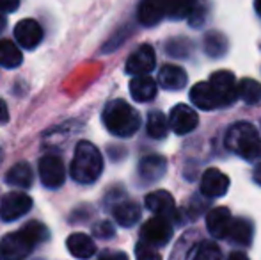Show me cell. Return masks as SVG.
<instances>
[{"label": "cell", "mask_w": 261, "mask_h": 260, "mask_svg": "<svg viewBox=\"0 0 261 260\" xmlns=\"http://www.w3.org/2000/svg\"><path fill=\"white\" fill-rule=\"evenodd\" d=\"M48 239V228L39 221H29L18 232L7 233L0 241V257L4 260H25L39 243Z\"/></svg>", "instance_id": "obj_1"}, {"label": "cell", "mask_w": 261, "mask_h": 260, "mask_svg": "<svg viewBox=\"0 0 261 260\" xmlns=\"http://www.w3.org/2000/svg\"><path fill=\"white\" fill-rule=\"evenodd\" d=\"M103 171V157L101 152L89 141H80L75 148L69 175L79 184H94Z\"/></svg>", "instance_id": "obj_2"}, {"label": "cell", "mask_w": 261, "mask_h": 260, "mask_svg": "<svg viewBox=\"0 0 261 260\" xmlns=\"http://www.w3.org/2000/svg\"><path fill=\"white\" fill-rule=\"evenodd\" d=\"M105 129L116 137H132L141 129V114L124 100H112L103 109Z\"/></svg>", "instance_id": "obj_3"}, {"label": "cell", "mask_w": 261, "mask_h": 260, "mask_svg": "<svg viewBox=\"0 0 261 260\" xmlns=\"http://www.w3.org/2000/svg\"><path fill=\"white\" fill-rule=\"evenodd\" d=\"M226 148L244 160L252 162L261 159V135L251 123H234L226 134Z\"/></svg>", "instance_id": "obj_4"}, {"label": "cell", "mask_w": 261, "mask_h": 260, "mask_svg": "<svg viewBox=\"0 0 261 260\" xmlns=\"http://www.w3.org/2000/svg\"><path fill=\"white\" fill-rule=\"evenodd\" d=\"M141 239L144 244L151 248H162L165 244H169V241L172 239V225L169 219L155 216V218L148 219L142 225L141 230Z\"/></svg>", "instance_id": "obj_5"}, {"label": "cell", "mask_w": 261, "mask_h": 260, "mask_svg": "<svg viewBox=\"0 0 261 260\" xmlns=\"http://www.w3.org/2000/svg\"><path fill=\"white\" fill-rule=\"evenodd\" d=\"M32 208V198L25 193H7L0 201V218L6 223H13L25 216Z\"/></svg>", "instance_id": "obj_6"}, {"label": "cell", "mask_w": 261, "mask_h": 260, "mask_svg": "<svg viewBox=\"0 0 261 260\" xmlns=\"http://www.w3.org/2000/svg\"><path fill=\"white\" fill-rule=\"evenodd\" d=\"M208 84L215 93V97L219 98L222 107H227L237 100V80L231 72H227V69L215 72L210 77Z\"/></svg>", "instance_id": "obj_7"}, {"label": "cell", "mask_w": 261, "mask_h": 260, "mask_svg": "<svg viewBox=\"0 0 261 260\" xmlns=\"http://www.w3.org/2000/svg\"><path fill=\"white\" fill-rule=\"evenodd\" d=\"M39 178H41L45 187H61L66 180V171L62 160L55 155H45L43 159H39Z\"/></svg>", "instance_id": "obj_8"}, {"label": "cell", "mask_w": 261, "mask_h": 260, "mask_svg": "<svg viewBox=\"0 0 261 260\" xmlns=\"http://www.w3.org/2000/svg\"><path fill=\"white\" fill-rule=\"evenodd\" d=\"M197 123H199V118L190 105L178 104L169 112V127L178 135H185L192 132L197 127Z\"/></svg>", "instance_id": "obj_9"}, {"label": "cell", "mask_w": 261, "mask_h": 260, "mask_svg": "<svg viewBox=\"0 0 261 260\" xmlns=\"http://www.w3.org/2000/svg\"><path fill=\"white\" fill-rule=\"evenodd\" d=\"M156 64V56L151 45H141L126 61V73L130 75H148Z\"/></svg>", "instance_id": "obj_10"}, {"label": "cell", "mask_w": 261, "mask_h": 260, "mask_svg": "<svg viewBox=\"0 0 261 260\" xmlns=\"http://www.w3.org/2000/svg\"><path fill=\"white\" fill-rule=\"evenodd\" d=\"M13 32H14V39H16L18 45L27 50H34L43 39L41 25L36 20H31V18H25V20L18 21Z\"/></svg>", "instance_id": "obj_11"}, {"label": "cell", "mask_w": 261, "mask_h": 260, "mask_svg": "<svg viewBox=\"0 0 261 260\" xmlns=\"http://www.w3.org/2000/svg\"><path fill=\"white\" fill-rule=\"evenodd\" d=\"M229 189V177L217 168H210L201 178V193L208 198H220Z\"/></svg>", "instance_id": "obj_12"}, {"label": "cell", "mask_w": 261, "mask_h": 260, "mask_svg": "<svg viewBox=\"0 0 261 260\" xmlns=\"http://www.w3.org/2000/svg\"><path fill=\"white\" fill-rule=\"evenodd\" d=\"M146 208L151 210L155 216L165 219H174L176 218V205H174V198L171 193L167 191H153L146 196Z\"/></svg>", "instance_id": "obj_13"}, {"label": "cell", "mask_w": 261, "mask_h": 260, "mask_svg": "<svg viewBox=\"0 0 261 260\" xmlns=\"http://www.w3.org/2000/svg\"><path fill=\"white\" fill-rule=\"evenodd\" d=\"M231 223H233V218H231L229 208L226 207H215L206 216V228L215 239H226Z\"/></svg>", "instance_id": "obj_14"}, {"label": "cell", "mask_w": 261, "mask_h": 260, "mask_svg": "<svg viewBox=\"0 0 261 260\" xmlns=\"http://www.w3.org/2000/svg\"><path fill=\"white\" fill-rule=\"evenodd\" d=\"M167 162L162 155H148L139 162V177L146 184H155L165 175Z\"/></svg>", "instance_id": "obj_15"}, {"label": "cell", "mask_w": 261, "mask_h": 260, "mask_svg": "<svg viewBox=\"0 0 261 260\" xmlns=\"http://www.w3.org/2000/svg\"><path fill=\"white\" fill-rule=\"evenodd\" d=\"M187 82H189V77H187L185 69L176 64L162 66L160 73H158V84L167 91L183 89L187 86Z\"/></svg>", "instance_id": "obj_16"}, {"label": "cell", "mask_w": 261, "mask_h": 260, "mask_svg": "<svg viewBox=\"0 0 261 260\" xmlns=\"http://www.w3.org/2000/svg\"><path fill=\"white\" fill-rule=\"evenodd\" d=\"M190 100L197 109H203V111H215V109L222 107L208 82H197L190 89Z\"/></svg>", "instance_id": "obj_17"}, {"label": "cell", "mask_w": 261, "mask_h": 260, "mask_svg": "<svg viewBox=\"0 0 261 260\" xmlns=\"http://www.w3.org/2000/svg\"><path fill=\"white\" fill-rule=\"evenodd\" d=\"M137 18L144 27H153L165 18L164 0H142L139 4Z\"/></svg>", "instance_id": "obj_18"}, {"label": "cell", "mask_w": 261, "mask_h": 260, "mask_svg": "<svg viewBox=\"0 0 261 260\" xmlns=\"http://www.w3.org/2000/svg\"><path fill=\"white\" fill-rule=\"evenodd\" d=\"M68 251L79 260H87L96 253V244L86 233H71L66 241Z\"/></svg>", "instance_id": "obj_19"}, {"label": "cell", "mask_w": 261, "mask_h": 260, "mask_svg": "<svg viewBox=\"0 0 261 260\" xmlns=\"http://www.w3.org/2000/svg\"><path fill=\"white\" fill-rule=\"evenodd\" d=\"M130 94L135 102H151L156 97V82L148 75H137L130 82Z\"/></svg>", "instance_id": "obj_20"}, {"label": "cell", "mask_w": 261, "mask_h": 260, "mask_svg": "<svg viewBox=\"0 0 261 260\" xmlns=\"http://www.w3.org/2000/svg\"><path fill=\"white\" fill-rule=\"evenodd\" d=\"M112 214L121 226L130 228V226H134L135 223L141 219V207H139L135 201L124 200V201H119V203L114 205Z\"/></svg>", "instance_id": "obj_21"}, {"label": "cell", "mask_w": 261, "mask_h": 260, "mask_svg": "<svg viewBox=\"0 0 261 260\" xmlns=\"http://www.w3.org/2000/svg\"><path fill=\"white\" fill-rule=\"evenodd\" d=\"M226 239L233 244H240V246H249L252 241V223L245 218L233 219L227 232Z\"/></svg>", "instance_id": "obj_22"}, {"label": "cell", "mask_w": 261, "mask_h": 260, "mask_svg": "<svg viewBox=\"0 0 261 260\" xmlns=\"http://www.w3.org/2000/svg\"><path fill=\"white\" fill-rule=\"evenodd\" d=\"M6 182L13 187H21V189H27L32 185L34 182V173H32L31 166L27 162H18L7 171L6 175Z\"/></svg>", "instance_id": "obj_23"}, {"label": "cell", "mask_w": 261, "mask_h": 260, "mask_svg": "<svg viewBox=\"0 0 261 260\" xmlns=\"http://www.w3.org/2000/svg\"><path fill=\"white\" fill-rule=\"evenodd\" d=\"M196 0H164L165 18H171V20L189 18L192 11L196 9Z\"/></svg>", "instance_id": "obj_24"}, {"label": "cell", "mask_w": 261, "mask_h": 260, "mask_svg": "<svg viewBox=\"0 0 261 260\" xmlns=\"http://www.w3.org/2000/svg\"><path fill=\"white\" fill-rule=\"evenodd\" d=\"M237 97L249 105H256L261 102V84L254 79H242L237 84Z\"/></svg>", "instance_id": "obj_25"}, {"label": "cell", "mask_w": 261, "mask_h": 260, "mask_svg": "<svg viewBox=\"0 0 261 260\" xmlns=\"http://www.w3.org/2000/svg\"><path fill=\"white\" fill-rule=\"evenodd\" d=\"M21 52L18 45H14L11 39H0V66L7 69L18 68L21 64Z\"/></svg>", "instance_id": "obj_26"}, {"label": "cell", "mask_w": 261, "mask_h": 260, "mask_svg": "<svg viewBox=\"0 0 261 260\" xmlns=\"http://www.w3.org/2000/svg\"><path fill=\"white\" fill-rule=\"evenodd\" d=\"M204 52L210 57L217 59V57H222L227 52V39L224 34L217 31H210L208 34H204Z\"/></svg>", "instance_id": "obj_27"}, {"label": "cell", "mask_w": 261, "mask_h": 260, "mask_svg": "<svg viewBox=\"0 0 261 260\" xmlns=\"http://www.w3.org/2000/svg\"><path fill=\"white\" fill-rule=\"evenodd\" d=\"M146 129H148V135L153 139H164L165 135H167L169 132V122L167 118H165L164 112L160 111H151L148 116V125H146Z\"/></svg>", "instance_id": "obj_28"}, {"label": "cell", "mask_w": 261, "mask_h": 260, "mask_svg": "<svg viewBox=\"0 0 261 260\" xmlns=\"http://www.w3.org/2000/svg\"><path fill=\"white\" fill-rule=\"evenodd\" d=\"M165 50H167L169 56L187 59L190 56V52H192V43L185 38H174V39H169L167 45H165Z\"/></svg>", "instance_id": "obj_29"}, {"label": "cell", "mask_w": 261, "mask_h": 260, "mask_svg": "<svg viewBox=\"0 0 261 260\" xmlns=\"http://www.w3.org/2000/svg\"><path fill=\"white\" fill-rule=\"evenodd\" d=\"M194 260H222V253L215 243H203L197 248Z\"/></svg>", "instance_id": "obj_30"}, {"label": "cell", "mask_w": 261, "mask_h": 260, "mask_svg": "<svg viewBox=\"0 0 261 260\" xmlns=\"http://www.w3.org/2000/svg\"><path fill=\"white\" fill-rule=\"evenodd\" d=\"M135 257H137V260H162L160 253H158L155 248L148 246L142 241L135 246Z\"/></svg>", "instance_id": "obj_31"}, {"label": "cell", "mask_w": 261, "mask_h": 260, "mask_svg": "<svg viewBox=\"0 0 261 260\" xmlns=\"http://www.w3.org/2000/svg\"><path fill=\"white\" fill-rule=\"evenodd\" d=\"M93 233L96 237H100V239H110V237H114L116 232H114V226L109 221H101L93 226Z\"/></svg>", "instance_id": "obj_32"}, {"label": "cell", "mask_w": 261, "mask_h": 260, "mask_svg": "<svg viewBox=\"0 0 261 260\" xmlns=\"http://www.w3.org/2000/svg\"><path fill=\"white\" fill-rule=\"evenodd\" d=\"M100 260H128V255L123 253V251L105 250V251H101Z\"/></svg>", "instance_id": "obj_33"}, {"label": "cell", "mask_w": 261, "mask_h": 260, "mask_svg": "<svg viewBox=\"0 0 261 260\" xmlns=\"http://www.w3.org/2000/svg\"><path fill=\"white\" fill-rule=\"evenodd\" d=\"M20 6V0H0V11L2 13H13Z\"/></svg>", "instance_id": "obj_34"}, {"label": "cell", "mask_w": 261, "mask_h": 260, "mask_svg": "<svg viewBox=\"0 0 261 260\" xmlns=\"http://www.w3.org/2000/svg\"><path fill=\"white\" fill-rule=\"evenodd\" d=\"M9 122V109H7L6 102L0 100V125H6Z\"/></svg>", "instance_id": "obj_35"}, {"label": "cell", "mask_w": 261, "mask_h": 260, "mask_svg": "<svg viewBox=\"0 0 261 260\" xmlns=\"http://www.w3.org/2000/svg\"><path fill=\"white\" fill-rule=\"evenodd\" d=\"M254 182L261 185V162L256 166V170H254Z\"/></svg>", "instance_id": "obj_36"}, {"label": "cell", "mask_w": 261, "mask_h": 260, "mask_svg": "<svg viewBox=\"0 0 261 260\" xmlns=\"http://www.w3.org/2000/svg\"><path fill=\"white\" fill-rule=\"evenodd\" d=\"M229 260H249V258L245 257L244 253H240V251H237V253H231V255H229Z\"/></svg>", "instance_id": "obj_37"}, {"label": "cell", "mask_w": 261, "mask_h": 260, "mask_svg": "<svg viewBox=\"0 0 261 260\" xmlns=\"http://www.w3.org/2000/svg\"><path fill=\"white\" fill-rule=\"evenodd\" d=\"M6 23H7V20H6V13H2V11H0V32L4 31V27H6Z\"/></svg>", "instance_id": "obj_38"}, {"label": "cell", "mask_w": 261, "mask_h": 260, "mask_svg": "<svg viewBox=\"0 0 261 260\" xmlns=\"http://www.w3.org/2000/svg\"><path fill=\"white\" fill-rule=\"evenodd\" d=\"M254 9H256V13L261 16V0H254Z\"/></svg>", "instance_id": "obj_39"}, {"label": "cell", "mask_w": 261, "mask_h": 260, "mask_svg": "<svg viewBox=\"0 0 261 260\" xmlns=\"http://www.w3.org/2000/svg\"><path fill=\"white\" fill-rule=\"evenodd\" d=\"M0 160H2V150H0Z\"/></svg>", "instance_id": "obj_40"}]
</instances>
